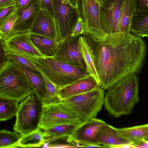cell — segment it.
Returning <instances> with one entry per match:
<instances>
[{
  "label": "cell",
  "mask_w": 148,
  "mask_h": 148,
  "mask_svg": "<svg viewBox=\"0 0 148 148\" xmlns=\"http://www.w3.org/2000/svg\"><path fill=\"white\" fill-rule=\"evenodd\" d=\"M82 35L90 49L103 89L118 79L141 73L147 51L142 38L126 33L101 35L86 31Z\"/></svg>",
  "instance_id": "1"
},
{
  "label": "cell",
  "mask_w": 148,
  "mask_h": 148,
  "mask_svg": "<svg viewBox=\"0 0 148 148\" xmlns=\"http://www.w3.org/2000/svg\"><path fill=\"white\" fill-rule=\"evenodd\" d=\"M106 90L104 104L105 108L114 117L130 114L139 101V80L136 75H131L118 79Z\"/></svg>",
  "instance_id": "2"
},
{
  "label": "cell",
  "mask_w": 148,
  "mask_h": 148,
  "mask_svg": "<svg viewBox=\"0 0 148 148\" xmlns=\"http://www.w3.org/2000/svg\"><path fill=\"white\" fill-rule=\"evenodd\" d=\"M33 86L9 60L0 66V97L21 101L35 92Z\"/></svg>",
  "instance_id": "3"
},
{
  "label": "cell",
  "mask_w": 148,
  "mask_h": 148,
  "mask_svg": "<svg viewBox=\"0 0 148 148\" xmlns=\"http://www.w3.org/2000/svg\"><path fill=\"white\" fill-rule=\"evenodd\" d=\"M42 71L60 89L89 74L53 57H31Z\"/></svg>",
  "instance_id": "4"
},
{
  "label": "cell",
  "mask_w": 148,
  "mask_h": 148,
  "mask_svg": "<svg viewBox=\"0 0 148 148\" xmlns=\"http://www.w3.org/2000/svg\"><path fill=\"white\" fill-rule=\"evenodd\" d=\"M104 89L100 86L86 92L60 101L81 122L95 118L104 102Z\"/></svg>",
  "instance_id": "5"
},
{
  "label": "cell",
  "mask_w": 148,
  "mask_h": 148,
  "mask_svg": "<svg viewBox=\"0 0 148 148\" xmlns=\"http://www.w3.org/2000/svg\"><path fill=\"white\" fill-rule=\"evenodd\" d=\"M43 112V103L35 92L21 101L18 105L13 130L21 135L39 128Z\"/></svg>",
  "instance_id": "6"
},
{
  "label": "cell",
  "mask_w": 148,
  "mask_h": 148,
  "mask_svg": "<svg viewBox=\"0 0 148 148\" xmlns=\"http://www.w3.org/2000/svg\"><path fill=\"white\" fill-rule=\"evenodd\" d=\"M52 3L59 43L71 37L73 29L81 15L79 9L72 5L69 0H52Z\"/></svg>",
  "instance_id": "7"
},
{
  "label": "cell",
  "mask_w": 148,
  "mask_h": 148,
  "mask_svg": "<svg viewBox=\"0 0 148 148\" xmlns=\"http://www.w3.org/2000/svg\"><path fill=\"white\" fill-rule=\"evenodd\" d=\"M79 118L58 99L43 105V112L39 127L46 130L59 125L81 123Z\"/></svg>",
  "instance_id": "8"
},
{
  "label": "cell",
  "mask_w": 148,
  "mask_h": 148,
  "mask_svg": "<svg viewBox=\"0 0 148 148\" xmlns=\"http://www.w3.org/2000/svg\"><path fill=\"white\" fill-rule=\"evenodd\" d=\"M82 35L71 36L59 43L53 57L88 73L79 46V39Z\"/></svg>",
  "instance_id": "9"
},
{
  "label": "cell",
  "mask_w": 148,
  "mask_h": 148,
  "mask_svg": "<svg viewBox=\"0 0 148 148\" xmlns=\"http://www.w3.org/2000/svg\"><path fill=\"white\" fill-rule=\"evenodd\" d=\"M123 0H104L100 3V20L103 31L108 34L119 33Z\"/></svg>",
  "instance_id": "10"
},
{
  "label": "cell",
  "mask_w": 148,
  "mask_h": 148,
  "mask_svg": "<svg viewBox=\"0 0 148 148\" xmlns=\"http://www.w3.org/2000/svg\"><path fill=\"white\" fill-rule=\"evenodd\" d=\"M106 123L102 120L95 118L90 119L80 123L72 134L67 138V141L82 145H99L97 134L101 127Z\"/></svg>",
  "instance_id": "11"
},
{
  "label": "cell",
  "mask_w": 148,
  "mask_h": 148,
  "mask_svg": "<svg viewBox=\"0 0 148 148\" xmlns=\"http://www.w3.org/2000/svg\"><path fill=\"white\" fill-rule=\"evenodd\" d=\"M78 7L86 25L85 31L101 35L106 33L100 22V3L98 0H79Z\"/></svg>",
  "instance_id": "12"
},
{
  "label": "cell",
  "mask_w": 148,
  "mask_h": 148,
  "mask_svg": "<svg viewBox=\"0 0 148 148\" xmlns=\"http://www.w3.org/2000/svg\"><path fill=\"white\" fill-rule=\"evenodd\" d=\"M30 34L29 32L14 34L3 40L4 49L31 57H44L32 43Z\"/></svg>",
  "instance_id": "13"
},
{
  "label": "cell",
  "mask_w": 148,
  "mask_h": 148,
  "mask_svg": "<svg viewBox=\"0 0 148 148\" xmlns=\"http://www.w3.org/2000/svg\"><path fill=\"white\" fill-rule=\"evenodd\" d=\"M29 32L58 42L55 20L53 16L46 9L42 8L40 10Z\"/></svg>",
  "instance_id": "14"
},
{
  "label": "cell",
  "mask_w": 148,
  "mask_h": 148,
  "mask_svg": "<svg viewBox=\"0 0 148 148\" xmlns=\"http://www.w3.org/2000/svg\"><path fill=\"white\" fill-rule=\"evenodd\" d=\"M42 8L40 0H32L26 6L18 8V15L14 24V34L29 32Z\"/></svg>",
  "instance_id": "15"
},
{
  "label": "cell",
  "mask_w": 148,
  "mask_h": 148,
  "mask_svg": "<svg viewBox=\"0 0 148 148\" xmlns=\"http://www.w3.org/2000/svg\"><path fill=\"white\" fill-rule=\"evenodd\" d=\"M99 86L96 80L89 75L60 89L57 97L61 101L89 92Z\"/></svg>",
  "instance_id": "16"
},
{
  "label": "cell",
  "mask_w": 148,
  "mask_h": 148,
  "mask_svg": "<svg viewBox=\"0 0 148 148\" xmlns=\"http://www.w3.org/2000/svg\"><path fill=\"white\" fill-rule=\"evenodd\" d=\"M19 70L35 89V92L42 100L46 92L45 82L41 73L18 62L8 59Z\"/></svg>",
  "instance_id": "17"
},
{
  "label": "cell",
  "mask_w": 148,
  "mask_h": 148,
  "mask_svg": "<svg viewBox=\"0 0 148 148\" xmlns=\"http://www.w3.org/2000/svg\"><path fill=\"white\" fill-rule=\"evenodd\" d=\"M96 138L99 145L106 147L131 143L118 135L117 128L107 123L99 129Z\"/></svg>",
  "instance_id": "18"
},
{
  "label": "cell",
  "mask_w": 148,
  "mask_h": 148,
  "mask_svg": "<svg viewBox=\"0 0 148 148\" xmlns=\"http://www.w3.org/2000/svg\"><path fill=\"white\" fill-rule=\"evenodd\" d=\"M117 130L119 136L132 143L143 142L148 136V124Z\"/></svg>",
  "instance_id": "19"
},
{
  "label": "cell",
  "mask_w": 148,
  "mask_h": 148,
  "mask_svg": "<svg viewBox=\"0 0 148 148\" xmlns=\"http://www.w3.org/2000/svg\"><path fill=\"white\" fill-rule=\"evenodd\" d=\"M32 43L44 57H54L59 42L51 38L30 32Z\"/></svg>",
  "instance_id": "20"
},
{
  "label": "cell",
  "mask_w": 148,
  "mask_h": 148,
  "mask_svg": "<svg viewBox=\"0 0 148 148\" xmlns=\"http://www.w3.org/2000/svg\"><path fill=\"white\" fill-rule=\"evenodd\" d=\"M130 30L133 34L141 38L148 35V12L135 10Z\"/></svg>",
  "instance_id": "21"
},
{
  "label": "cell",
  "mask_w": 148,
  "mask_h": 148,
  "mask_svg": "<svg viewBox=\"0 0 148 148\" xmlns=\"http://www.w3.org/2000/svg\"><path fill=\"white\" fill-rule=\"evenodd\" d=\"M39 127L29 133L21 135L19 147H39L48 140L44 132Z\"/></svg>",
  "instance_id": "22"
},
{
  "label": "cell",
  "mask_w": 148,
  "mask_h": 148,
  "mask_svg": "<svg viewBox=\"0 0 148 148\" xmlns=\"http://www.w3.org/2000/svg\"><path fill=\"white\" fill-rule=\"evenodd\" d=\"M135 10L133 0H123L120 25V33H131V23Z\"/></svg>",
  "instance_id": "23"
},
{
  "label": "cell",
  "mask_w": 148,
  "mask_h": 148,
  "mask_svg": "<svg viewBox=\"0 0 148 148\" xmlns=\"http://www.w3.org/2000/svg\"><path fill=\"white\" fill-rule=\"evenodd\" d=\"M78 44L80 50L86 63L88 74L92 76L100 85L99 78L94 64L91 51L88 44L82 35L79 38Z\"/></svg>",
  "instance_id": "24"
},
{
  "label": "cell",
  "mask_w": 148,
  "mask_h": 148,
  "mask_svg": "<svg viewBox=\"0 0 148 148\" xmlns=\"http://www.w3.org/2000/svg\"><path fill=\"white\" fill-rule=\"evenodd\" d=\"M80 124L71 123L62 124L44 131L48 139H56L66 137L68 138L72 134Z\"/></svg>",
  "instance_id": "25"
},
{
  "label": "cell",
  "mask_w": 148,
  "mask_h": 148,
  "mask_svg": "<svg viewBox=\"0 0 148 148\" xmlns=\"http://www.w3.org/2000/svg\"><path fill=\"white\" fill-rule=\"evenodd\" d=\"M19 101L0 97V121H5L16 116Z\"/></svg>",
  "instance_id": "26"
},
{
  "label": "cell",
  "mask_w": 148,
  "mask_h": 148,
  "mask_svg": "<svg viewBox=\"0 0 148 148\" xmlns=\"http://www.w3.org/2000/svg\"><path fill=\"white\" fill-rule=\"evenodd\" d=\"M18 8L9 17L0 22V39L2 40L8 39L14 34V26L18 15Z\"/></svg>",
  "instance_id": "27"
},
{
  "label": "cell",
  "mask_w": 148,
  "mask_h": 148,
  "mask_svg": "<svg viewBox=\"0 0 148 148\" xmlns=\"http://www.w3.org/2000/svg\"><path fill=\"white\" fill-rule=\"evenodd\" d=\"M18 133L4 130L0 131V148H9L19 147L20 136Z\"/></svg>",
  "instance_id": "28"
},
{
  "label": "cell",
  "mask_w": 148,
  "mask_h": 148,
  "mask_svg": "<svg viewBox=\"0 0 148 148\" xmlns=\"http://www.w3.org/2000/svg\"><path fill=\"white\" fill-rule=\"evenodd\" d=\"M4 51L7 59L14 60L40 73V69L31 57L17 52Z\"/></svg>",
  "instance_id": "29"
},
{
  "label": "cell",
  "mask_w": 148,
  "mask_h": 148,
  "mask_svg": "<svg viewBox=\"0 0 148 148\" xmlns=\"http://www.w3.org/2000/svg\"><path fill=\"white\" fill-rule=\"evenodd\" d=\"M40 72L44 80L46 88V92L42 101L43 105H47L58 99L57 97L60 89L51 82L41 69Z\"/></svg>",
  "instance_id": "30"
},
{
  "label": "cell",
  "mask_w": 148,
  "mask_h": 148,
  "mask_svg": "<svg viewBox=\"0 0 148 148\" xmlns=\"http://www.w3.org/2000/svg\"><path fill=\"white\" fill-rule=\"evenodd\" d=\"M86 27L81 16L78 18L72 31L71 36L82 34L86 30Z\"/></svg>",
  "instance_id": "31"
},
{
  "label": "cell",
  "mask_w": 148,
  "mask_h": 148,
  "mask_svg": "<svg viewBox=\"0 0 148 148\" xmlns=\"http://www.w3.org/2000/svg\"><path fill=\"white\" fill-rule=\"evenodd\" d=\"M18 8L16 4L0 9V22L10 16Z\"/></svg>",
  "instance_id": "32"
},
{
  "label": "cell",
  "mask_w": 148,
  "mask_h": 148,
  "mask_svg": "<svg viewBox=\"0 0 148 148\" xmlns=\"http://www.w3.org/2000/svg\"><path fill=\"white\" fill-rule=\"evenodd\" d=\"M135 10L142 12H148V0H133Z\"/></svg>",
  "instance_id": "33"
},
{
  "label": "cell",
  "mask_w": 148,
  "mask_h": 148,
  "mask_svg": "<svg viewBox=\"0 0 148 148\" xmlns=\"http://www.w3.org/2000/svg\"><path fill=\"white\" fill-rule=\"evenodd\" d=\"M42 9L47 10L53 17L52 0H40Z\"/></svg>",
  "instance_id": "34"
},
{
  "label": "cell",
  "mask_w": 148,
  "mask_h": 148,
  "mask_svg": "<svg viewBox=\"0 0 148 148\" xmlns=\"http://www.w3.org/2000/svg\"><path fill=\"white\" fill-rule=\"evenodd\" d=\"M15 4V0H0V9Z\"/></svg>",
  "instance_id": "35"
},
{
  "label": "cell",
  "mask_w": 148,
  "mask_h": 148,
  "mask_svg": "<svg viewBox=\"0 0 148 148\" xmlns=\"http://www.w3.org/2000/svg\"><path fill=\"white\" fill-rule=\"evenodd\" d=\"M32 0H15V4L18 8H22L28 4Z\"/></svg>",
  "instance_id": "36"
},
{
  "label": "cell",
  "mask_w": 148,
  "mask_h": 148,
  "mask_svg": "<svg viewBox=\"0 0 148 148\" xmlns=\"http://www.w3.org/2000/svg\"><path fill=\"white\" fill-rule=\"evenodd\" d=\"M70 3L74 7L78 8L79 0H69Z\"/></svg>",
  "instance_id": "37"
},
{
  "label": "cell",
  "mask_w": 148,
  "mask_h": 148,
  "mask_svg": "<svg viewBox=\"0 0 148 148\" xmlns=\"http://www.w3.org/2000/svg\"><path fill=\"white\" fill-rule=\"evenodd\" d=\"M98 0L99 1V3H100L104 0Z\"/></svg>",
  "instance_id": "38"
},
{
  "label": "cell",
  "mask_w": 148,
  "mask_h": 148,
  "mask_svg": "<svg viewBox=\"0 0 148 148\" xmlns=\"http://www.w3.org/2000/svg\"><path fill=\"white\" fill-rule=\"evenodd\" d=\"M148 140V136L145 139V140Z\"/></svg>",
  "instance_id": "39"
},
{
  "label": "cell",
  "mask_w": 148,
  "mask_h": 148,
  "mask_svg": "<svg viewBox=\"0 0 148 148\" xmlns=\"http://www.w3.org/2000/svg\"><path fill=\"white\" fill-rule=\"evenodd\" d=\"M145 141L146 142H147L148 143V140H145Z\"/></svg>",
  "instance_id": "40"
},
{
  "label": "cell",
  "mask_w": 148,
  "mask_h": 148,
  "mask_svg": "<svg viewBox=\"0 0 148 148\" xmlns=\"http://www.w3.org/2000/svg\"><path fill=\"white\" fill-rule=\"evenodd\" d=\"M147 38H148V35L147 36Z\"/></svg>",
  "instance_id": "41"
}]
</instances>
